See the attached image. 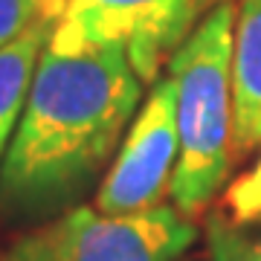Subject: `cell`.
Listing matches in <instances>:
<instances>
[{
	"instance_id": "7a4b0ae2",
	"label": "cell",
	"mask_w": 261,
	"mask_h": 261,
	"mask_svg": "<svg viewBox=\"0 0 261 261\" xmlns=\"http://www.w3.org/2000/svg\"><path fill=\"white\" fill-rule=\"evenodd\" d=\"M235 15L232 0H218L168 61L180 137L171 197L186 218L203 212L229 171Z\"/></svg>"
},
{
	"instance_id": "8992f818",
	"label": "cell",
	"mask_w": 261,
	"mask_h": 261,
	"mask_svg": "<svg viewBox=\"0 0 261 261\" xmlns=\"http://www.w3.org/2000/svg\"><path fill=\"white\" fill-rule=\"evenodd\" d=\"M232 151L261 145V0H238L232 44Z\"/></svg>"
},
{
	"instance_id": "30bf717a",
	"label": "cell",
	"mask_w": 261,
	"mask_h": 261,
	"mask_svg": "<svg viewBox=\"0 0 261 261\" xmlns=\"http://www.w3.org/2000/svg\"><path fill=\"white\" fill-rule=\"evenodd\" d=\"M61 6L56 0H0V47L23 35L38 20H56Z\"/></svg>"
},
{
	"instance_id": "277c9868",
	"label": "cell",
	"mask_w": 261,
	"mask_h": 261,
	"mask_svg": "<svg viewBox=\"0 0 261 261\" xmlns=\"http://www.w3.org/2000/svg\"><path fill=\"white\" fill-rule=\"evenodd\" d=\"M209 3L212 0H64L49 49L122 47L140 82H154L160 64L192 35Z\"/></svg>"
},
{
	"instance_id": "5b68a950",
	"label": "cell",
	"mask_w": 261,
	"mask_h": 261,
	"mask_svg": "<svg viewBox=\"0 0 261 261\" xmlns=\"http://www.w3.org/2000/svg\"><path fill=\"white\" fill-rule=\"evenodd\" d=\"M180 154L177 102L171 75L151 87L148 99L134 116L119 154L99 186L96 209L102 215H130L151 209L171 192Z\"/></svg>"
},
{
	"instance_id": "8fae6325",
	"label": "cell",
	"mask_w": 261,
	"mask_h": 261,
	"mask_svg": "<svg viewBox=\"0 0 261 261\" xmlns=\"http://www.w3.org/2000/svg\"><path fill=\"white\" fill-rule=\"evenodd\" d=\"M56 3H58V6H61V9H64V0H56Z\"/></svg>"
},
{
	"instance_id": "6da1fadb",
	"label": "cell",
	"mask_w": 261,
	"mask_h": 261,
	"mask_svg": "<svg viewBox=\"0 0 261 261\" xmlns=\"http://www.w3.org/2000/svg\"><path fill=\"white\" fill-rule=\"evenodd\" d=\"M142 93L122 47L41 53L27 108L0 166V203L9 212H53L108 166Z\"/></svg>"
},
{
	"instance_id": "ba28073f",
	"label": "cell",
	"mask_w": 261,
	"mask_h": 261,
	"mask_svg": "<svg viewBox=\"0 0 261 261\" xmlns=\"http://www.w3.org/2000/svg\"><path fill=\"white\" fill-rule=\"evenodd\" d=\"M209 261H261V226H235L221 215L206 221Z\"/></svg>"
},
{
	"instance_id": "3957f363",
	"label": "cell",
	"mask_w": 261,
	"mask_h": 261,
	"mask_svg": "<svg viewBox=\"0 0 261 261\" xmlns=\"http://www.w3.org/2000/svg\"><path fill=\"white\" fill-rule=\"evenodd\" d=\"M195 235L197 226L177 206L157 203L130 215L75 206L20 235L0 261H174Z\"/></svg>"
},
{
	"instance_id": "52a82bcc",
	"label": "cell",
	"mask_w": 261,
	"mask_h": 261,
	"mask_svg": "<svg viewBox=\"0 0 261 261\" xmlns=\"http://www.w3.org/2000/svg\"><path fill=\"white\" fill-rule=\"evenodd\" d=\"M56 20H38L23 35L0 47V166L18 130V122L27 108L32 75L38 70L41 53L47 49Z\"/></svg>"
},
{
	"instance_id": "9c48e42d",
	"label": "cell",
	"mask_w": 261,
	"mask_h": 261,
	"mask_svg": "<svg viewBox=\"0 0 261 261\" xmlns=\"http://www.w3.org/2000/svg\"><path fill=\"white\" fill-rule=\"evenodd\" d=\"M215 215L235 226H261V157L226 186Z\"/></svg>"
}]
</instances>
